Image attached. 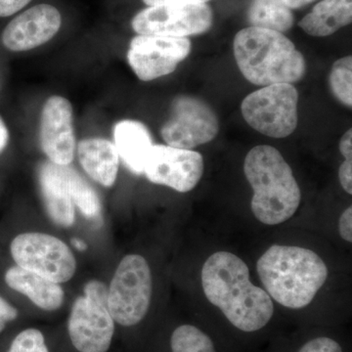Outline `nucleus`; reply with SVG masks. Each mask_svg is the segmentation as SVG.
<instances>
[{
	"instance_id": "4",
	"label": "nucleus",
	"mask_w": 352,
	"mask_h": 352,
	"mask_svg": "<svg viewBox=\"0 0 352 352\" xmlns=\"http://www.w3.org/2000/svg\"><path fill=\"white\" fill-rule=\"evenodd\" d=\"M244 173L254 191L252 210L256 219L277 226L296 214L302 193L291 166L276 148H252L245 156Z\"/></svg>"
},
{
	"instance_id": "20",
	"label": "nucleus",
	"mask_w": 352,
	"mask_h": 352,
	"mask_svg": "<svg viewBox=\"0 0 352 352\" xmlns=\"http://www.w3.org/2000/svg\"><path fill=\"white\" fill-rule=\"evenodd\" d=\"M248 18L252 27L281 32L293 27L295 18L291 9L282 0H252Z\"/></svg>"
},
{
	"instance_id": "16",
	"label": "nucleus",
	"mask_w": 352,
	"mask_h": 352,
	"mask_svg": "<svg viewBox=\"0 0 352 352\" xmlns=\"http://www.w3.org/2000/svg\"><path fill=\"white\" fill-rule=\"evenodd\" d=\"M113 140L119 157L134 175L144 173L148 155L153 147L151 134L142 122L124 120L113 127Z\"/></svg>"
},
{
	"instance_id": "5",
	"label": "nucleus",
	"mask_w": 352,
	"mask_h": 352,
	"mask_svg": "<svg viewBox=\"0 0 352 352\" xmlns=\"http://www.w3.org/2000/svg\"><path fill=\"white\" fill-rule=\"evenodd\" d=\"M152 298L149 264L139 254H129L120 261L110 288L107 307L113 321L124 327L136 325L147 314Z\"/></svg>"
},
{
	"instance_id": "27",
	"label": "nucleus",
	"mask_w": 352,
	"mask_h": 352,
	"mask_svg": "<svg viewBox=\"0 0 352 352\" xmlns=\"http://www.w3.org/2000/svg\"><path fill=\"white\" fill-rule=\"evenodd\" d=\"M32 0H0V17L6 18L19 12Z\"/></svg>"
},
{
	"instance_id": "18",
	"label": "nucleus",
	"mask_w": 352,
	"mask_h": 352,
	"mask_svg": "<svg viewBox=\"0 0 352 352\" xmlns=\"http://www.w3.org/2000/svg\"><path fill=\"white\" fill-rule=\"evenodd\" d=\"M6 282L41 309L54 311L63 305L65 294L59 284L20 266H13L6 271Z\"/></svg>"
},
{
	"instance_id": "25",
	"label": "nucleus",
	"mask_w": 352,
	"mask_h": 352,
	"mask_svg": "<svg viewBox=\"0 0 352 352\" xmlns=\"http://www.w3.org/2000/svg\"><path fill=\"white\" fill-rule=\"evenodd\" d=\"M340 152L344 157L340 164L339 178L342 188L347 194H352V131L349 129L340 141Z\"/></svg>"
},
{
	"instance_id": "22",
	"label": "nucleus",
	"mask_w": 352,
	"mask_h": 352,
	"mask_svg": "<svg viewBox=\"0 0 352 352\" xmlns=\"http://www.w3.org/2000/svg\"><path fill=\"white\" fill-rule=\"evenodd\" d=\"M173 352H215L214 342L195 326L176 328L170 339Z\"/></svg>"
},
{
	"instance_id": "10",
	"label": "nucleus",
	"mask_w": 352,
	"mask_h": 352,
	"mask_svg": "<svg viewBox=\"0 0 352 352\" xmlns=\"http://www.w3.org/2000/svg\"><path fill=\"white\" fill-rule=\"evenodd\" d=\"M191 48L187 38L138 34L129 44L127 61L139 80L151 82L173 73Z\"/></svg>"
},
{
	"instance_id": "26",
	"label": "nucleus",
	"mask_w": 352,
	"mask_h": 352,
	"mask_svg": "<svg viewBox=\"0 0 352 352\" xmlns=\"http://www.w3.org/2000/svg\"><path fill=\"white\" fill-rule=\"evenodd\" d=\"M298 352H342V347L330 338H317L308 342Z\"/></svg>"
},
{
	"instance_id": "17",
	"label": "nucleus",
	"mask_w": 352,
	"mask_h": 352,
	"mask_svg": "<svg viewBox=\"0 0 352 352\" xmlns=\"http://www.w3.org/2000/svg\"><path fill=\"white\" fill-rule=\"evenodd\" d=\"M78 156L83 170L102 186L112 187L117 180L120 157L107 139H83L78 145Z\"/></svg>"
},
{
	"instance_id": "33",
	"label": "nucleus",
	"mask_w": 352,
	"mask_h": 352,
	"mask_svg": "<svg viewBox=\"0 0 352 352\" xmlns=\"http://www.w3.org/2000/svg\"><path fill=\"white\" fill-rule=\"evenodd\" d=\"M72 243H73V245H75L76 249H78V251H85L87 250V245L82 240L75 238V239L72 240Z\"/></svg>"
},
{
	"instance_id": "30",
	"label": "nucleus",
	"mask_w": 352,
	"mask_h": 352,
	"mask_svg": "<svg viewBox=\"0 0 352 352\" xmlns=\"http://www.w3.org/2000/svg\"><path fill=\"white\" fill-rule=\"evenodd\" d=\"M9 142V131L6 122L0 117V153L4 151Z\"/></svg>"
},
{
	"instance_id": "2",
	"label": "nucleus",
	"mask_w": 352,
	"mask_h": 352,
	"mask_svg": "<svg viewBox=\"0 0 352 352\" xmlns=\"http://www.w3.org/2000/svg\"><path fill=\"white\" fill-rule=\"evenodd\" d=\"M258 274L268 295L292 309L307 307L325 284V263L311 250L273 245L256 263Z\"/></svg>"
},
{
	"instance_id": "29",
	"label": "nucleus",
	"mask_w": 352,
	"mask_h": 352,
	"mask_svg": "<svg viewBox=\"0 0 352 352\" xmlns=\"http://www.w3.org/2000/svg\"><path fill=\"white\" fill-rule=\"evenodd\" d=\"M17 317L18 310L0 296V333L4 330L7 323L15 320Z\"/></svg>"
},
{
	"instance_id": "14",
	"label": "nucleus",
	"mask_w": 352,
	"mask_h": 352,
	"mask_svg": "<svg viewBox=\"0 0 352 352\" xmlns=\"http://www.w3.org/2000/svg\"><path fill=\"white\" fill-rule=\"evenodd\" d=\"M62 17L50 4H38L14 18L2 32L1 41L7 50L22 52L48 43L59 32Z\"/></svg>"
},
{
	"instance_id": "13",
	"label": "nucleus",
	"mask_w": 352,
	"mask_h": 352,
	"mask_svg": "<svg viewBox=\"0 0 352 352\" xmlns=\"http://www.w3.org/2000/svg\"><path fill=\"white\" fill-rule=\"evenodd\" d=\"M41 145L51 163L69 166L76 153L73 108L68 99L52 96L46 100L41 112Z\"/></svg>"
},
{
	"instance_id": "7",
	"label": "nucleus",
	"mask_w": 352,
	"mask_h": 352,
	"mask_svg": "<svg viewBox=\"0 0 352 352\" xmlns=\"http://www.w3.org/2000/svg\"><path fill=\"white\" fill-rule=\"evenodd\" d=\"M214 23V13L207 3L170 2L149 6L131 21L133 31L143 36L187 38L204 34Z\"/></svg>"
},
{
	"instance_id": "1",
	"label": "nucleus",
	"mask_w": 352,
	"mask_h": 352,
	"mask_svg": "<svg viewBox=\"0 0 352 352\" xmlns=\"http://www.w3.org/2000/svg\"><path fill=\"white\" fill-rule=\"evenodd\" d=\"M201 286L208 302L241 331L261 330L272 318L274 305L270 296L252 283L247 264L231 252H214L206 261Z\"/></svg>"
},
{
	"instance_id": "31",
	"label": "nucleus",
	"mask_w": 352,
	"mask_h": 352,
	"mask_svg": "<svg viewBox=\"0 0 352 352\" xmlns=\"http://www.w3.org/2000/svg\"><path fill=\"white\" fill-rule=\"evenodd\" d=\"M210 0H143L148 6H160V4L170 3V2H196V3H207Z\"/></svg>"
},
{
	"instance_id": "3",
	"label": "nucleus",
	"mask_w": 352,
	"mask_h": 352,
	"mask_svg": "<svg viewBox=\"0 0 352 352\" xmlns=\"http://www.w3.org/2000/svg\"><path fill=\"white\" fill-rule=\"evenodd\" d=\"M234 56L245 80L268 87L300 82L307 63L295 44L281 32L263 28L241 30L234 38Z\"/></svg>"
},
{
	"instance_id": "23",
	"label": "nucleus",
	"mask_w": 352,
	"mask_h": 352,
	"mask_svg": "<svg viewBox=\"0 0 352 352\" xmlns=\"http://www.w3.org/2000/svg\"><path fill=\"white\" fill-rule=\"evenodd\" d=\"M331 90L333 96L346 105L352 107V57L346 56L337 60L329 76Z\"/></svg>"
},
{
	"instance_id": "6",
	"label": "nucleus",
	"mask_w": 352,
	"mask_h": 352,
	"mask_svg": "<svg viewBox=\"0 0 352 352\" xmlns=\"http://www.w3.org/2000/svg\"><path fill=\"white\" fill-rule=\"evenodd\" d=\"M298 91L292 83L263 87L248 95L241 112L250 126L273 138L291 135L298 126Z\"/></svg>"
},
{
	"instance_id": "15",
	"label": "nucleus",
	"mask_w": 352,
	"mask_h": 352,
	"mask_svg": "<svg viewBox=\"0 0 352 352\" xmlns=\"http://www.w3.org/2000/svg\"><path fill=\"white\" fill-rule=\"evenodd\" d=\"M41 194L51 219L56 224L69 227L75 223V205L72 200L63 166L45 162L38 168Z\"/></svg>"
},
{
	"instance_id": "8",
	"label": "nucleus",
	"mask_w": 352,
	"mask_h": 352,
	"mask_svg": "<svg viewBox=\"0 0 352 352\" xmlns=\"http://www.w3.org/2000/svg\"><path fill=\"white\" fill-rule=\"evenodd\" d=\"M16 264L55 282L65 283L75 275L76 261L63 241L44 233L20 234L11 243Z\"/></svg>"
},
{
	"instance_id": "28",
	"label": "nucleus",
	"mask_w": 352,
	"mask_h": 352,
	"mask_svg": "<svg viewBox=\"0 0 352 352\" xmlns=\"http://www.w3.org/2000/svg\"><path fill=\"white\" fill-rule=\"evenodd\" d=\"M340 237L346 242H352V208L349 207L340 215L339 221Z\"/></svg>"
},
{
	"instance_id": "12",
	"label": "nucleus",
	"mask_w": 352,
	"mask_h": 352,
	"mask_svg": "<svg viewBox=\"0 0 352 352\" xmlns=\"http://www.w3.org/2000/svg\"><path fill=\"white\" fill-rule=\"evenodd\" d=\"M68 332L76 351L107 352L115 333L107 302L85 295L76 298L69 317Z\"/></svg>"
},
{
	"instance_id": "24",
	"label": "nucleus",
	"mask_w": 352,
	"mask_h": 352,
	"mask_svg": "<svg viewBox=\"0 0 352 352\" xmlns=\"http://www.w3.org/2000/svg\"><path fill=\"white\" fill-rule=\"evenodd\" d=\"M8 352H50L43 333L36 329H27L16 336Z\"/></svg>"
},
{
	"instance_id": "21",
	"label": "nucleus",
	"mask_w": 352,
	"mask_h": 352,
	"mask_svg": "<svg viewBox=\"0 0 352 352\" xmlns=\"http://www.w3.org/2000/svg\"><path fill=\"white\" fill-rule=\"evenodd\" d=\"M63 170L74 205L87 219H98L101 214L100 199L91 185L75 168L63 166Z\"/></svg>"
},
{
	"instance_id": "19",
	"label": "nucleus",
	"mask_w": 352,
	"mask_h": 352,
	"mask_svg": "<svg viewBox=\"0 0 352 352\" xmlns=\"http://www.w3.org/2000/svg\"><path fill=\"white\" fill-rule=\"evenodd\" d=\"M352 21V0H322L298 25L311 36L324 38L335 34Z\"/></svg>"
},
{
	"instance_id": "32",
	"label": "nucleus",
	"mask_w": 352,
	"mask_h": 352,
	"mask_svg": "<svg viewBox=\"0 0 352 352\" xmlns=\"http://www.w3.org/2000/svg\"><path fill=\"white\" fill-rule=\"evenodd\" d=\"M314 1L315 0H282L285 6L291 9V10L302 8V7L307 6V4L311 3Z\"/></svg>"
},
{
	"instance_id": "11",
	"label": "nucleus",
	"mask_w": 352,
	"mask_h": 352,
	"mask_svg": "<svg viewBox=\"0 0 352 352\" xmlns=\"http://www.w3.org/2000/svg\"><path fill=\"white\" fill-rule=\"evenodd\" d=\"M204 168L200 153L168 145H153L143 173L155 184L187 193L200 182Z\"/></svg>"
},
{
	"instance_id": "9",
	"label": "nucleus",
	"mask_w": 352,
	"mask_h": 352,
	"mask_svg": "<svg viewBox=\"0 0 352 352\" xmlns=\"http://www.w3.org/2000/svg\"><path fill=\"white\" fill-rule=\"evenodd\" d=\"M219 131L217 113L208 104L180 95L171 104L170 118L162 127L161 135L171 147L192 150L214 140Z\"/></svg>"
}]
</instances>
